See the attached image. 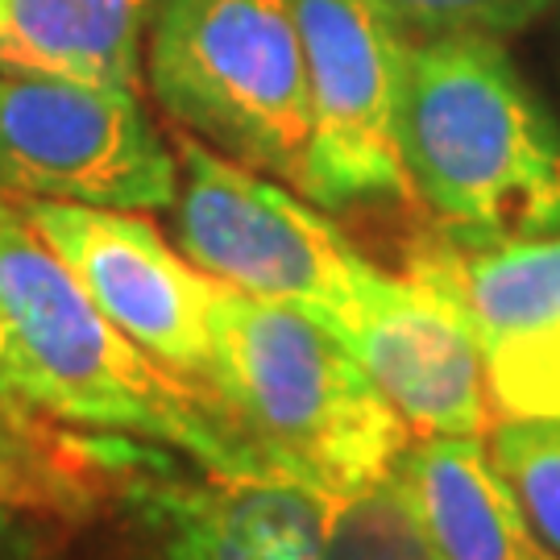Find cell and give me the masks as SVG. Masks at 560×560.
<instances>
[{
  "label": "cell",
  "mask_w": 560,
  "mask_h": 560,
  "mask_svg": "<svg viewBox=\"0 0 560 560\" xmlns=\"http://www.w3.org/2000/svg\"><path fill=\"white\" fill-rule=\"evenodd\" d=\"M208 395L279 478L324 499L390 474L416 441L345 340L224 282L212 303Z\"/></svg>",
  "instance_id": "obj_3"
},
{
  "label": "cell",
  "mask_w": 560,
  "mask_h": 560,
  "mask_svg": "<svg viewBox=\"0 0 560 560\" xmlns=\"http://www.w3.org/2000/svg\"><path fill=\"white\" fill-rule=\"evenodd\" d=\"M0 370L42 420L159 444L221 478H279L203 390L162 370L108 324L21 203L4 191Z\"/></svg>",
  "instance_id": "obj_1"
},
{
  "label": "cell",
  "mask_w": 560,
  "mask_h": 560,
  "mask_svg": "<svg viewBox=\"0 0 560 560\" xmlns=\"http://www.w3.org/2000/svg\"><path fill=\"white\" fill-rule=\"evenodd\" d=\"M0 560H46V536L34 515L0 506Z\"/></svg>",
  "instance_id": "obj_18"
},
{
  "label": "cell",
  "mask_w": 560,
  "mask_h": 560,
  "mask_svg": "<svg viewBox=\"0 0 560 560\" xmlns=\"http://www.w3.org/2000/svg\"><path fill=\"white\" fill-rule=\"evenodd\" d=\"M444 233V229H441ZM465 303L478 328L494 420L560 411V233L457 241Z\"/></svg>",
  "instance_id": "obj_11"
},
{
  "label": "cell",
  "mask_w": 560,
  "mask_h": 560,
  "mask_svg": "<svg viewBox=\"0 0 560 560\" xmlns=\"http://www.w3.org/2000/svg\"><path fill=\"white\" fill-rule=\"evenodd\" d=\"M312 75L300 196L353 212L411 196L399 159L402 38L370 0H295Z\"/></svg>",
  "instance_id": "obj_8"
},
{
  "label": "cell",
  "mask_w": 560,
  "mask_h": 560,
  "mask_svg": "<svg viewBox=\"0 0 560 560\" xmlns=\"http://www.w3.org/2000/svg\"><path fill=\"white\" fill-rule=\"evenodd\" d=\"M0 416H18V420H42V416H34V411H30V407L18 399V390L9 386L4 370H0Z\"/></svg>",
  "instance_id": "obj_19"
},
{
  "label": "cell",
  "mask_w": 560,
  "mask_h": 560,
  "mask_svg": "<svg viewBox=\"0 0 560 560\" xmlns=\"http://www.w3.org/2000/svg\"><path fill=\"white\" fill-rule=\"evenodd\" d=\"M444 560H560L490 460L481 436H423L399 457Z\"/></svg>",
  "instance_id": "obj_12"
},
{
  "label": "cell",
  "mask_w": 560,
  "mask_h": 560,
  "mask_svg": "<svg viewBox=\"0 0 560 560\" xmlns=\"http://www.w3.org/2000/svg\"><path fill=\"white\" fill-rule=\"evenodd\" d=\"M395 25L402 42L444 34H490L506 38L540 18L552 0H370Z\"/></svg>",
  "instance_id": "obj_17"
},
{
  "label": "cell",
  "mask_w": 560,
  "mask_h": 560,
  "mask_svg": "<svg viewBox=\"0 0 560 560\" xmlns=\"http://www.w3.org/2000/svg\"><path fill=\"white\" fill-rule=\"evenodd\" d=\"M154 0H0V71L138 92Z\"/></svg>",
  "instance_id": "obj_13"
},
{
  "label": "cell",
  "mask_w": 560,
  "mask_h": 560,
  "mask_svg": "<svg viewBox=\"0 0 560 560\" xmlns=\"http://www.w3.org/2000/svg\"><path fill=\"white\" fill-rule=\"evenodd\" d=\"M345 345L411 436L490 432L494 402L448 233L423 237L402 275L382 270Z\"/></svg>",
  "instance_id": "obj_7"
},
{
  "label": "cell",
  "mask_w": 560,
  "mask_h": 560,
  "mask_svg": "<svg viewBox=\"0 0 560 560\" xmlns=\"http://www.w3.org/2000/svg\"><path fill=\"white\" fill-rule=\"evenodd\" d=\"M175 241L208 279L349 337L382 266L340 233V224L295 196L291 183L217 154L179 133Z\"/></svg>",
  "instance_id": "obj_5"
},
{
  "label": "cell",
  "mask_w": 560,
  "mask_h": 560,
  "mask_svg": "<svg viewBox=\"0 0 560 560\" xmlns=\"http://www.w3.org/2000/svg\"><path fill=\"white\" fill-rule=\"evenodd\" d=\"M18 203L108 324L162 370L208 395L212 303L221 282L183 258L145 212L55 200Z\"/></svg>",
  "instance_id": "obj_9"
},
{
  "label": "cell",
  "mask_w": 560,
  "mask_h": 560,
  "mask_svg": "<svg viewBox=\"0 0 560 560\" xmlns=\"http://www.w3.org/2000/svg\"><path fill=\"white\" fill-rule=\"evenodd\" d=\"M399 159L411 196L448 237L560 233V129L502 38L402 42Z\"/></svg>",
  "instance_id": "obj_2"
},
{
  "label": "cell",
  "mask_w": 560,
  "mask_h": 560,
  "mask_svg": "<svg viewBox=\"0 0 560 560\" xmlns=\"http://www.w3.org/2000/svg\"><path fill=\"white\" fill-rule=\"evenodd\" d=\"M92 453L150 527L159 560H320L328 499L282 478L183 469L159 444L92 432Z\"/></svg>",
  "instance_id": "obj_10"
},
{
  "label": "cell",
  "mask_w": 560,
  "mask_h": 560,
  "mask_svg": "<svg viewBox=\"0 0 560 560\" xmlns=\"http://www.w3.org/2000/svg\"><path fill=\"white\" fill-rule=\"evenodd\" d=\"M46 423L0 416V506L34 520H80L108 490V469L88 436Z\"/></svg>",
  "instance_id": "obj_14"
},
{
  "label": "cell",
  "mask_w": 560,
  "mask_h": 560,
  "mask_svg": "<svg viewBox=\"0 0 560 560\" xmlns=\"http://www.w3.org/2000/svg\"><path fill=\"white\" fill-rule=\"evenodd\" d=\"M486 448L527 520L560 552V411L499 420Z\"/></svg>",
  "instance_id": "obj_16"
},
{
  "label": "cell",
  "mask_w": 560,
  "mask_h": 560,
  "mask_svg": "<svg viewBox=\"0 0 560 560\" xmlns=\"http://www.w3.org/2000/svg\"><path fill=\"white\" fill-rule=\"evenodd\" d=\"M141 71L187 138L300 191L312 75L295 0H154Z\"/></svg>",
  "instance_id": "obj_4"
},
{
  "label": "cell",
  "mask_w": 560,
  "mask_h": 560,
  "mask_svg": "<svg viewBox=\"0 0 560 560\" xmlns=\"http://www.w3.org/2000/svg\"><path fill=\"white\" fill-rule=\"evenodd\" d=\"M179 154L129 88L0 71V191L162 212L175 203Z\"/></svg>",
  "instance_id": "obj_6"
},
{
  "label": "cell",
  "mask_w": 560,
  "mask_h": 560,
  "mask_svg": "<svg viewBox=\"0 0 560 560\" xmlns=\"http://www.w3.org/2000/svg\"><path fill=\"white\" fill-rule=\"evenodd\" d=\"M320 560H444L399 465L328 499Z\"/></svg>",
  "instance_id": "obj_15"
}]
</instances>
